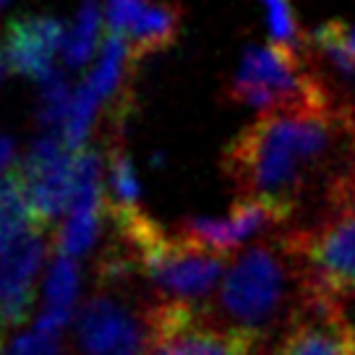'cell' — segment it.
Returning <instances> with one entry per match:
<instances>
[{
	"mask_svg": "<svg viewBox=\"0 0 355 355\" xmlns=\"http://www.w3.org/2000/svg\"><path fill=\"white\" fill-rule=\"evenodd\" d=\"M353 128L347 110L264 112L225 146L222 173L241 199L261 201L285 222L316 183L327 186Z\"/></svg>",
	"mask_w": 355,
	"mask_h": 355,
	"instance_id": "cell-1",
	"label": "cell"
},
{
	"mask_svg": "<svg viewBox=\"0 0 355 355\" xmlns=\"http://www.w3.org/2000/svg\"><path fill=\"white\" fill-rule=\"evenodd\" d=\"M309 275L285 243H259L235 259L217 293V306L204 313L211 324L241 329L264 340L275 324L295 316L293 282H306ZM306 303V300H303Z\"/></svg>",
	"mask_w": 355,
	"mask_h": 355,
	"instance_id": "cell-2",
	"label": "cell"
},
{
	"mask_svg": "<svg viewBox=\"0 0 355 355\" xmlns=\"http://www.w3.org/2000/svg\"><path fill=\"white\" fill-rule=\"evenodd\" d=\"M225 94L230 102L266 112L343 110L332 100L306 53H295L275 42L245 50Z\"/></svg>",
	"mask_w": 355,
	"mask_h": 355,
	"instance_id": "cell-3",
	"label": "cell"
},
{
	"mask_svg": "<svg viewBox=\"0 0 355 355\" xmlns=\"http://www.w3.org/2000/svg\"><path fill=\"white\" fill-rule=\"evenodd\" d=\"M311 288L340 298L355 290V207H327L322 220L282 238Z\"/></svg>",
	"mask_w": 355,
	"mask_h": 355,
	"instance_id": "cell-4",
	"label": "cell"
},
{
	"mask_svg": "<svg viewBox=\"0 0 355 355\" xmlns=\"http://www.w3.org/2000/svg\"><path fill=\"white\" fill-rule=\"evenodd\" d=\"M24 193L29 199L37 222L47 227L50 222L66 214L73 201L76 186V152L53 133L40 136L19 165H13Z\"/></svg>",
	"mask_w": 355,
	"mask_h": 355,
	"instance_id": "cell-5",
	"label": "cell"
},
{
	"mask_svg": "<svg viewBox=\"0 0 355 355\" xmlns=\"http://www.w3.org/2000/svg\"><path fill=\"white\" fill-rule=\"evenodd\" d=\"M277 355H355V329L337 298L313 290L288 322Z\"/></svg>",
	"mask_w": 355,
	"mask_h": 355,
	"instance_id": "cell-6",
	"label": "cell"
},
{
	"mask_svg": "<svg viewBox=\"0 0 355 355\" xmlns=\"http://www.w3.org/2000/svg\"><path fill=\"white\" fill-rule=\"evenodd\" d=\"M81 355H144L146 322L112 295H92L76 316Z\"/></svg>",
	"mask_w": 355,
	"mask_h": 355,
	"instance_id": "cell-7",
	"label": "cell"
},
{
	"mask_svg": "<svg viewBox=\"0 0 355 355\" xmlns=\"http://www.w3.org/2000/svg\"><path fill=\"white\" fill-rule=\"evenodd\" d=\"M47 243L44 227H34L0 251V324L19 329L29 322L37 303V272L42 269Z\"/></svg>",
	"mask_w": 355,
	"mask_h": 355,
	"instance_id": "cell-8",
	"label": "cell"
},
{
	"mask_svg": "<svg viewBox=\"0 0 355 355\" xmlns=\"http://www.w3.org/2000/svg\"><path fill=\"white\" fill-rule=\"evenodd\" d=\"M63 40L66 26L53 16H19L6 26V60L11 71L42 84L55 73Z\"/></svg>",
	"mask_w": 355,
	"mask_h": 355,
	"instance_id": "cell-9",
	"label": "cell"
},
{
	"mask_svg": "<svg viewBox=\"0 0 355 355\" xmlns=\"http://www.w3.org/2000/svg\"><path fill=\"white\" fill-rule=\"evenodd\" d=\"M279 222L282 217L272 207L254 199H238L227 217H191L178 225V233L211 254L227 259L243 241Z\"/></svg>",
	"mask_w": 355,
	"mask_h": 355,
	"instance_id": "cell-10",
	"label": "cell"
},
{
	"mask_svg": "<svg viewBox=\"0 0 355 355\" xmlns=\"http://www.w3.org/2000/svg\"><path fill=\"white\" fill-rule=\"evenodd\" d=\"M78 298V266L66 254H55L44 277V311L37 322V332L60 334L73 313Z\"/></svg>",
	"mask_w": 355,
	"mask_h": 355,
	"instance_id": "cell-11",
	"label": "cell"
},
{
	"mask_svg": "<svg viewBox=\"0 0 355 355\" xmlns=\"http://www.w3.org/2000/svg\"><path fill=\"white\" fill-rule=\"evenodd\" d=\"M183 24V11L175 3H157L149 0L144 13L139 16V21L133 24V29L123 40L131 47L133 60H144V58L162 53L178 40Z\"/></svg>",
	"mask_w": 355,
	"mask_h": 355,
	"instance_id": "cell-12",
	"label": "cell"
},
{
	"mask_svg": "<svg viewBox=\"0 0 355 355\" xmlns=\"http://www.w3.org/2000/svg\"><path fill=\"white\" fill-rule=\"evenodd\" d=\"M102 207H105V199H78L71 204L55 235L58 254L76 259L92 251V245L97 243V235H100Z\"/></svg>",
	"mask_w": 355,
	"mask_h": 355,
	"instance_id": "cell-13",
	"label": "cell"
},
{
	"mask_svg": "<svg viewBox=\"0 0 355 355\" xmlns=\"http://www.w3.org/2000/svg\"><path fill=\"white\" fill-rule=\"evenodd\" d=\"M34 227H42V225L34 217L21 183L11 170L8 175L0 178V251Z\"/></svg>",
	"mask_w": 355,
	"mask_h": 355,
	"instance_id": "cell-14",
	"label": "cell"
},
{
	"mask_svg": "<svg viewBox=\"0 0 355 355\" xmlns=\"http://www.w3.org/2000/svg\"><path fill=\"white\" fill-rule=\"evenodd\" d=\"M100 32H102V11L94 0H87L78 8L73 24L66 29L63 40V60L68 68H87L94 50L100 47Z\"/></svg>",
	"mask_w": 355,
	"mask_h": 355,
	"instance_id": "cell-15",
	"label": "cell"
},
{
	"mask_svg": "<svg viewBox=\"0 0 355 355\" xmlns=\"http://www.w3.org/2000/svg\"><path fill=\"white\" fill-rule=\"evenodd\" d=\"M131 53L128 42L112 34L107 40H102L100 44V55L97 63L92 68V73L87 76V81L94 87V92L100 94L102 100H110L115 97L123 110V78H125V58Z\"/></svg>",
	"mask_w": 355,
	"mask_h": 355,
	"instance_id": "cell-16",
	"label": "cell"
},
{
	"mask_svg": "<svg viewBox=\"0 0 355 355\" xmlns=\"http://www.w3.org/2000/svg\"><path fill=\"white\" fill-rule=\"evenodd\" d=\"M102 102L105 100L94 92V87L89 84L87 78H84V84H78V87L73 89L71 110H68L66 125H63V131H60V139H63L73 152L87 146V139H89V133H92V128H94L97 115H100Z\"/></svg>",
	"mask_w": 355,
	"mask_h": 355,
	"instance_id": "cell-17",
	"label": "cell"
},
{
	"mask_svg": "<svg viewBox=\"0 0 355 355\" xmlns=\"http://www.w3.org/2000/svg\"><path fill=\"white\" fill-rule=\"evenodd\" d=\"M71 100H73V89L66 84V78L60 73H53L40 84V123L44 131L60 136L63 125H66L68 110H71Z\"/></svg>",
	"mask_w": 355,
	"mask_h": 355,
	"instance_id": "cell-18",
	"label": "cell"
},
{
	"mask_svg": "<svg viewBox=\"0 0 355 355\" xmlns=\"http://www.w3.org/2000/svg\"><path fill=\"white\" fill-rule=\"evenodd\" d=\"M264 8L266 32L272 34V42L279 47H288L295 53L306 50V34L300 32L295 11H293V0H259Z\"/></svg>",
	"mask_w": 355,
	"mask_h": 355,
	"instance_id": "cell-19",
	"label": "cell"
},
{
	"mask_svg": "<svg viewBox=\"0 0 355 355\" xmlns=\"http://www.w3.org/2000/svg\"><path fill=\"white\" fill-rule=\"evenodd\" d=\"M110 211L139 209V180L121 141L110 146Z\"/></svg>",
	"mask_w": 355,
	"mask_h": 355,
	"instance_id": "cell-20",
	"label": "cell"
},
{
	"mask_svg": "<svg viewBox=\"0 0 355 355\" xmlns=\"http://www.w3.org/2000/svg\"><path fill=\"white\" fill-rule=\"evenodd\" d=\"M324 204L327 207H355V128L343 162L324 186Z\"/></svg>",
	"mask_w": 355,
	"mask_h": 355,
	"instance_id": "cell-21",
	"label": "cell"
},
{
	"mask_svg": "<svg viewBox=\"0 0 355 355\" xmlns=\"http://www.w3.org/2000/svg\"><path fill=\"white\" fill-rule=\"evenodd\" d=\"M3 355H63V347H60L58 334L32 332V334H19L3 350Z\"/></svg>",
	"mask_w": 355,
	"mask_h": 355,
	"instance_id": "cell-22",
	"label": "cell"
},
{
	"mask_svg": "<svg viewBox=\"0 0 355 355\" xmlns=\"http://www.w3.org/2000/svg\"><path fill=\"white\" fill-rule=\"evenodd\" d=\"M13 159H16V144H13L11 136H3L0 133V178L8 175L13 170Z\"/></svg>",
	"mask_w": 355,
	"mask_h": 355,
	"instance_id": "cell-23",
	"label": "cell"
},
{
	"mask_svg": "<svg viewBox=\"0 0 355 355\" xmlns=\"http://www.w3.org/2000/svg\"><path fill=\"white\" fill-rule=\"evenodd\" d=\"M3 345H6V340H3V324H0V355H3V350H6Z\"/></svg>",
	"mask_w": 355,
	"mask_h": 355,
	"instance_id": "cell-24",
	"label": "cell"
},
{
	"mask_svg": "<svg viewBox=\"0 0 355 355\" xmlns=\"http://www.w3.org/2000/svg\"><path fill=\"white\" fill-rule=\"evenodd\" d=\"M3 63H6V60H3V53H0V76H3Z\"/></svg>",
	"mask_w": 355,
	"mask_h": 355,
	"instance_id": "cell-25",
	"label": "cell"
},
{
	"mask_svg": "<svg viewBox=\"0 0 355 355\" xmlns=\"http://www.w3.org/2000/svg\"><path fill=\"white\" fill-rule=\"evenodd\" d=\"M6 3H8V0H0V6H6Z\"/></svg>",
	"mask_w": 355,
	"mask_h": 355,
	"instance_id": "cell-26",
	"label": "cell"
}]
</instances>
